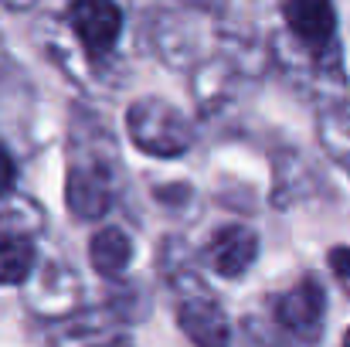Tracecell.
Returning <instances> with one entry per match:
<instances>
[{
    "label": "cell",
    "mask_w": 350,
    "mask_h": 347,
    "mask_svg": "<svg viewBox=\"0 0 350 347\" xmlns=\"http://www.w3.org/2000/svg\"><path fill=\"white\" fill-rule=\"evenodd\" d=\"M126 133L136 150H143L146 157H160V160L180 157L194 143L191 119L160 96H143L126 110Z\"/></svg>",
    "instance_id": "2"
},
{
    "label": "cell",
    "mask_w": 350,
    "mask_h": 347,
    "mask_svg": "<svg viewBox=\"0 0 350 347\" xmlns=\"http://www.w3.org/2000/svg\"><path fill=\"white\" fill-rule=\"evenodd\" d=\"M340 347H350V331H347V334H344V344H340Z\"/></svg>",
    "instance_id": "14"
},
{
    "label": "cell",
    "mask_w": 350,
    "mask_h": 347,
    "mask_svg": "<svg viewBox=\"0 0 350 347\" xmlns=\"http://www.w3.org/2000/svg\"><path fill=\"white\" fill-rule=\"evenodd\" d=\"M258 259V235L248 225H221L204 245V262L221 279H241Z\"/></svg>",
    "instance_id": "9"
},
{
    "label": "cell",
    "mask_w": 350,
    "mask_h": 347,
    "mask_svg": "<svg viewBox=\"0 0 350 347\" xmlns=\"http://www.w3.org/2000/svg\"><path fill=\"white\" fill-rule=\"evenodd\" d=\"M323 320H327V290L313 272H306L275 300V324L299 344H317L323 337Z\"/></svg>",
    "instance_id": "6"
},
{
    "label": "cell",
    "mask_w": 350,
    "mask_h": 347,
    "mask_svg": "<svg viewBox=\"0 0 350 347\" xmlns=\"http://www.w3.org/2000/svg\"><path fill=\"white\" fill-rule=\"evenodd\" d=\"M286 38L289 44L323 68H340V44H337V10L327 0H289L282 3Z\"/></svg>",
    "instance_id": "5"
},
{
    "label": "cell",
    "mask_w": 350,
    "mask_h": 347,
    "mask_svg": "<svg viewBox=\"0 0 350 347\" xmlns=\"http://www.w3.org/2000/svg\"><path fill=\"white\" fill-rule=\"evenodd\" d=\"M14 188H17V164L14 157L7 153V146H0V201L14 198Z\"/></svg>",
    "instance_id": "13"
},
{
    "label": "cell",
    "mask_w": 350,
    "mask_h": 347,
    "mask_svg": "<svg viewBox=\"0 0 350 347\" xmlns=\"http://www.w3.org/2000/svg\"><path fill=\"white\" fill-rule=\"evenodd\" d=\"M327 266L334 269L340 290L350 296V245H334V248L327 252Z\"/></svg>",
    "instance_id": "12"
},
{
    "label": "cell",
    "mask_w": 350,
    "mask_h": 347,
    "mask_svg": "<svg viewBox=\"0 0 350 347\" xmlns=\"http://www.w3.org/2000/svg\"><path fill=\"white\" fill-rule=\"evenodd\" d=\"M320 140L327 146V153L350 170V106L347 103H337V106H327L320 113Z\"/></svg>",
    "instance_id": "11"
},
{
    "label": "cell",
    "mask_w": 350,
    "mask_h": 347,
    "mask_svg": "<svg viewBox=\"0 0 350 347\" xmlns=\"http://www.w3.org/2000/svg\"><path fill=\"white\" fill-rule=\"evenodd\" d=\"M89 262L99 276L119 279L133 262V238L119 225H106L89 238Z\"/></svg>",
    "instance_id": "10"
},
{
    "label": "cell",
    "mask_w": 350,
    "mask_h": 347,
    "mask_svg": "<svg viewBox=\"0 0 350 347\" xmlns=\"http://www.w3.org/2000/svg\"><path fill=\"white\" fill-rule=\"evenodd\" d=\"M119 198V150L109 133L89 116V140L72 129L68 174H65V205L75 222H99L113 211Z\"/></svg>",
    "instance_id": "1"
},
{
    "label": "cell",
    "mask_w": 350,
    "mask_h": 347,
    "mask_svg": "<svg viewBox=\"0 0 350 347\" xmlns=\"http://www.w3.org/2000/svg\"><path fill=\"white\" fill-rule=\"evenodd\" d=\"M65 21L79 41V48L85 51V58H106L113 55V48L122 38V24H126V14L116 3H106V0H79L65 10Z\"/></svg>",
    "instance_id": "8"
},
{
    "label": "cell",
    "mask_w": 350,
    "mask_h": 347,
    "mask_svg": "<svg viewBox=\"0 0 350 347\" xmlns=\"http://www.w3.org/2000/svg\"><path fill=\"white\" fill-rule=\"evenodd\" d=\"M79 300H82V283H79L75 269L65 266V262H58V259L41 262L38 272L31 276V283L24 286L27 310H34L44 320L72 317L79 310Z\"/></svg>",
    "instance_id": "7"
},
{
    "label": "cell",
    "mask_w": 350,
    "mask_h": 347,
    "mask_svg": "<svg viewBox=\"0 0 350 347\" xmlns=\"http://www.w3.org/2000/svg\"><path fill=\"white\" fill-rule=\"evenodd\" d=\"M44 211L27 198H10L0 208V286H27L38 272V235Z\"/></svg>",
    "instance_id": "3"
},
{
    "label": "cell",
    "mask_w": 350,
    "mask_h": 347,
    "mask_svg": "<svg viewBox=\"0 0 350 347\" xmlns=\"http://www.w3.org/2000/svg\"><path fill=\"white\" fill-rule=\"evenodd\" d=\"M174 286V300H177V324L184 331V337L194 347H232V324L225 307L218 303V296L211 293V286L191 272L180 269L170 276Z\"/></svg>",
    "instance_id": "4"
}]
</instances>
